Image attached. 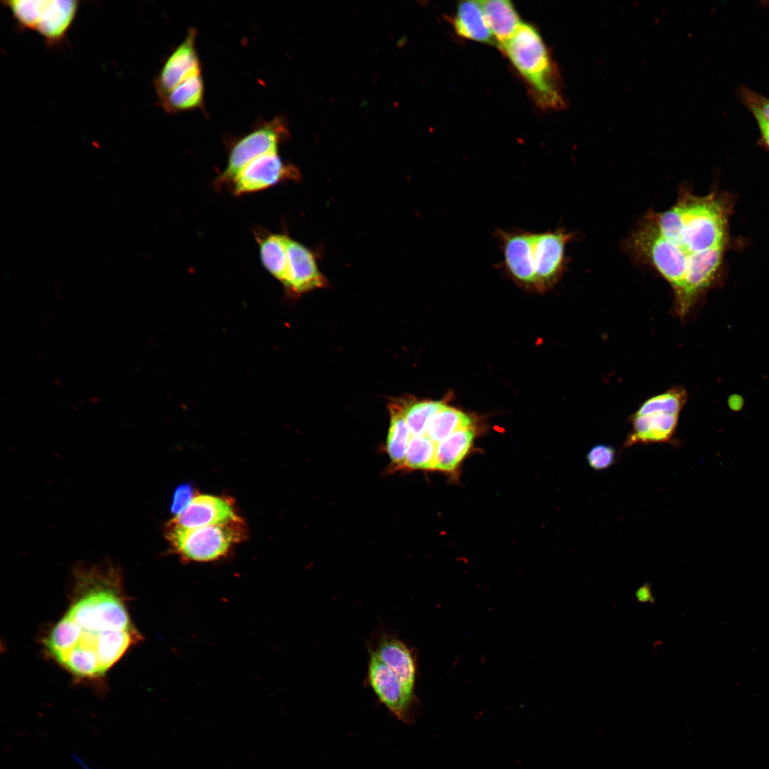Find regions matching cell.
<instances>
[{"label":"cell","instance_id":"1","mask_svg":"<svg viewBox=\"0 0 769 769\" xmlns=\"http://www.w3.org/2000/svg\"><path fill=\"white\" fill-rule=\"evenodd\" d=\"M728 214V204L718 194L701 197L684 189L671 208L648 212L627 238V251L671 285L674 311L681 320L717 276Z\"/></svg>","mask_w":769,"mask_h":769},{"label":"cell","instance_id":"2","mask_svg":"<svg viewBox=\"0 0 769 769\" xmlns=\"http://www.w3.org/2000/svg\"><path fill=\"white\" fill-rule=\"evenodd\" d=\"M121 581L119 567L110 560L74 568L68 608L43 644L75 679L101 680L142 638L131 621Z\"/></svg>","mask_w":769,"mask_h":769},{"label":"cell","instance_id":"3","mask_svg":"<svg viewBox=\"0 0 769 769\" xmlns=\"http://www.w3.org/2000/svg\"><path fill=\"white\" fill-rule=\"evenodd\" d=\"M500 48L528 83L538 104L547 108L563 106L548 51L533 26L522 23L512 38Z\"/></svg>","mask_w":769,"mask_h":769},{"label":"cell","instance_id":"4","mask_svg":"<svg viewBox=\"0 0 769 769\" xmlns=\"http://www.w3.org/2000/svg\"><path fill=\"white\" fill-rule=\"evenodd\" d=\"M166 539L172 550L187 561L208 562L226 555L246 535L244 520L238 517L225 523L184 528L167 523Z\"/></svg>","mask_w":769,"mask_h":769},{"label":"cell","instance_id":"5","mask_svg":"<svg viewBox=\"0 0 769 769\" xmlns=\"http://www.w3.org/2000/svg\"><path fill=\"white\" fill-rule=\"evenodd\" d=\"M17 28L33 31L43 38L48 48L63 45L78 15L80 1L77 0H4Z\"/></svg>","mask_w":769,"mask_h":769},{"label":"cell","instance_id":"6","mask_svg":"<svg viewBox=\"0 0 769 769\" xmlns=\"http://www.w3.org/2000/svg\"><path fill=\"white\" fill-rule=\"evenodd\" d=\"M686 399V392L679 387L647 399L630 417L632 430L627 435L624 446L669 442Z\"/></svg>","mask_w":769,"mask_h":769},{"label":"cell","instance_id":"7","mask_svg":"<svg viewBox=\"0 0 769 769\" xmlns=\"http://www.w3.org/2000/svg\"><path fill=\"white\" fill-rule=\"evenodd\" d=\"M285 120L276 117L256 125L248 133L231 141L225 169L218 176L216 184H229L252 160L266 153L278 151L280 143L288 137Z\"/></svg>","mask_w":769,"mask_h":769},{"label":"cell","instance_id":"8","mask_svg":"<svg viewBox=\"0 0 769 769\" xmlns=\"http://www.w3.org/2000/svg\"><path fill=\"white\" fill-rule=\"evenodd\" d=\"M366 684L377 700L399 721L415 722L418 700L404 687L397 675L374 654L369 652Z\"/></svg>","mask_w":769,"mask_h":769},{"label":"cell","instance_id":"9","mask_svg":"<svg viewBox=\"0 0 769 769\" xmlns=\"http://www.w3.org/2000/svg\"><path fill=\"white\" fill-rule=\"evenodd\" d=\"M572 234L563 229L533 233L530 261L534 271V288L545 290L555 284L565 267V247Z\"/></svg>","mask_w":769,"mask_h":769},{"label":"cell","instance_id":"10","mask_svg":"<svg viewBox=\"0 0 769 769\" xmlns=\"http://www.w3.org/2000/svg\"><path fill=\"white\" fill-rule=\"evenodd\" d=\"M300 174L296 167L285 163L273 151L261 155L249 163L230 183L235 195L252 193L287 180L297 181Z\"/></svg>","mask_w":769,"mask_h":769},{"label":"cell","instance_id":"11","mask_svg":"<svg viewBox=\"0 0 769 769\" xmlns=\"http://www.w3.org/2000/svg\"><path fill=\"white\" fill-rule=\"evenodd\" d=\"M197 36L195 28H189L184 40L166 58L153 80L158 99L190 76L202 72L196 48Z\"/></svg>","mask_w":769,"mask_h":769},{"label":"cell","instance_id":"12","mask_svg":"<svg viewBox=\"0 0 769 769\" xmlns=\"http://www.w3.org/2000/svg\"><path fill=\"white\" fill-rule=\"evenodd\" d=\"M368 652L374 654L397 675L410 694L416 696V657L403 640L392 634L382 633L370 644Z\"/></svg>","mask_w":769,"mask_h":769},{"label":"cell","instance_id":"13","mask_svg":"<svg viewBox=\"0 0 769 769\" xmlns=\"http://www.w3.org/2000/svg\"><path fill=\"white\" fill-rule=\"evenodd\" d=\"M287 253L288 270L283 284L288 291L300 295L326 286L327 281L311 251L288 236Z\"/></svg>","mask_w":769,"mask_h":769},{"label":"cell","instance_id":"14","mask_svg":"<svg viewBox=\"0 0 769 769\" xmlns=\"http://www.w3.org/2000/svg\"><path fill=\"white\" fill-rule=\"evenodd\" d=\"M239 517L233 502L211 495L195 496L188 506L169 523L184 528H195L225 523Z\"/></svg>","mask_w":769,"mask_h":769},{"label":"cell","instance_id":"15","mask_svg":"<svg viewBox=\"0 0 769 769\" xmlns=\"http://www.w3.org/2000/svg\"><path fill=\"white\" fill-rule=\"evenodd\" d=\"M487 23L497 45L510 41L522 22L512 3L506 0L479 1Z\"/></svg>","mask_w":769,"mask_h":769},{"label":"cell","instance_id":"16","mask_svg":"<svg viewBox=\"0 0 769 769\" xmlns=\"http://www.w3.org/2000/svg\"><path fill=\"white\" fill-rule=\"evenodd\" d=\"M453 23L456 32L461 37L480 43H496L487 25L479 1L459 2Z\"/></svg>","mask_w":769,"mask_h":769},{"label":"cell","instance_id":"17","mask_svg":"<svg viewBox=\"0 0 769 769\" xmlns=\"http://www.w3.org/2000/svg\"><path fill=\"white\" fill-rule=\"evenodd\" d=\"M255 235L263 266L276 279L283 283L288 270V236L263 230L256 231Z\"/></svg>","mask_w":769,"mask_h":769},{"label":"cell","instance_id":"18","mask_svg":"<svg viewBox=\"0 0 769 769\" xmlns=\"http://www.w3.org/2000/svg\"><path fill=\"white\" fill-rule=\"evenodd\" d=\"M204 83L202 72L183 81L159 99L161 108L169 114L202 108L204 104Z\"/></svg>","mask_w":769,"mask_h":769},{"label":"cell","instance_id":"19","mask_svg":"<svg viewBox=\"0 0 769 769\" xmlns=\"http://www.w3.org/2000/svg\"><path fill=\"white\" fill-rule=\"evenodd\" d=\"M474 435L472 427L464 429L436 444L434 469L454 471L469 451Z\"/></svg>","mask_w":769,"mask_h":769},{"label":"cell","instance_id":"20","mask_svg":"<svg viewBox=\"0 0 769 769\" xmlns=\"http://www.w3.org/2000/svg\"><path fill=\"white\" fill-rule=\"evenodd\" d=\"M390 424L387 438V451L393 467L400 469L413 435L405 419L403 403L389 405Z\"/></svg>","mask_w":769,"mask_h":769},{"label":"cell","instance_id":"21","mask_svg":"<svg viewBox=\"0 0 769 769\" xmlns=\"http://www.w3.org/2000/svg\"><path fill=\"white\" fill-rule=\"evenodd\" d=\"M472 424L471 417L446 404L430 419L425 434L438 444L459 430L472 427Z\"/></svg>","mask_w":769,"mask_h":769},{"label":"cell","instance_id":"22","mask_svg":"<svg viewBox=\"0 0 769 769\" xmlns=\"http://www.w3.org/2000/svg\"><path fill=\"white\" fill-rule=\"evenodd\" d=\"M436 444L426 434L413 436L400 469H434Z\"/></svg>","mask_w":769,"mask_h":769},{"label":"cell","instance_id":"23","mask_svg":"<svg viewBox=\"0 0 769 769\" xmlns=\"http://www.w3.org/2000/svg\"><path fill=\"white\" fill-rule=\"evenodd\" d=\"M445 405L441 401L432 400L403 403L404 417L412 435L425 434L430 419Z\"/></svg>","mask_w":769,"mask_h":769},{"label":"cell","instance_id":"24","mask_svg":"<svg viewBox=\"0 0 769 769\" xmlns=\"http://www.w3.org/2000/svg\"><path fill=\"white\" fill-rule=\"evenodd\" d=\"M738 100L752 113L756 121L769 126V98L748 87L740 86L736 90Z\"/></svg>","mask_w":769,"mask_h":769},{"label":"cell","instance_id":"25","mask_svg":"<svg viewBox=\"0 0 769 769\" xmlns=\"http://www.w3.org/2000/svg\"><path fill=\"white\" fill-rule=\"evenodd\" d=\"M616 459V451L610 445L600 444L592 446L587 453L589 466L595 471H602L612 466Z\"/></svg>","mask_w":769,"mask_h":769},{"label":"cell","instance_id":"26","mask_svg":"<svg viewBox=\"0 0 769 769\" xmlns=\"http://www.w3.org/2000/svg\"><path fill=\"white\" fill-rule=\"evenodd\" d=\"M194 489L190 484H182L174 491L171 511L174 516L183 511L195 496Z\"/></svg>","mask_w":769,"mask_h":769},{"label":"cell","instance_id":"27","mask_svg":"<svg viewBox=\"0 0 769 769\" xmlns=\"http://www.w3.org/2000/svg\"><path fill=\"white\" fill-rule=\"evenodd\" d=\"M637 600L642 602H653L654 597L652 596L651 588L648 585H644L636 592Z\"/></svg>","mask_w":769,"mask_h":769},{"label":"cell","instance_id":"28","mask_svg":"<svg viewBox=\"0 0 769 769\" xmlns=\"http://www.w3.org/2000/svg\"><path fill=\"white\" fill-rule=\"evenodd\" d=\"M760 130V143L769 150V126L761 121H756Z\"/></svg>","mask_w":769,"mask_h":769}]
</instances>
